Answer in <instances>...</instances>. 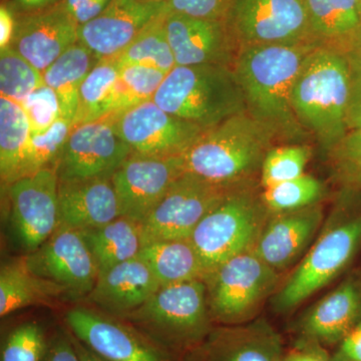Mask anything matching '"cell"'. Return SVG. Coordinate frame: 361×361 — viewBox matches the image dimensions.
<instances>
[{"label":"cell","instance_id":"cell-46","mask_svg":"<svg viewBox=\"0 0 361 361\" xmlns=\"http://www.w3.org/2000/svg\"><path fill=\"white\" fill-rule=\"evenodd\" d=\"M283 361H334L320 344L303 341L300 345L284 355Z\"/></svg>","mask_w":361,"mask_h":361},{"label":"cell","instance_id":"cell-25","mask_svg":"<svg viewBox=\"0 0 361 361\" xmlns=\"http://www.w3.org/2000/svg\"><path fill=\"white\" fill-rule=\"evenodd\" d=\"M82 233L96 260L99 275L137 257L145 246L141 223L123 216Z\"/></svg>","mask_w":361,"mask_h":361},{"label":"cell","instance_id":"cell-45","mask_svg":"<svg viewBox=\"0 0 361 361\" xmlns=\"http://www.w3.org/2000/svg\"><path fill=\"white\" fill-rule=\"evenodd\" d=\"M339 156L353 167L361 169V127L351 130L341 140Z\"/></svg>","mask_w":361,"mask_h":361},{"label":"cell","instance_id":"cell-24","mask_svg":"<svg viewBox=\"0 0 361 361\" xmlns=\"http://www.w3.org/2000/svg\"><path fill=\"white\" fill-rule=\"evenodd\" d=\"M361 319V290L355 282H344L318 301L301 319L303 341L339 343Z\"/></svg>","mask_w":361,"mask_h":361},{"label":"cell","instance_id":"cell-28","mask_svg":"<svg viewBox=\"0 0 361 361\" xmlns=\"http://www.w3.org/2000/svg\"><path fill=\"white\" fill-rule=\"evenodd\" d=\"M97 61V56L78 42L42 73L44 85L58 94L63 118L73 123L77 114L78 90Z\"/></svg>","mask_w":361,"mask_h":361},{"label":"cell","instance_id":"cell-1","mask_svg":"<svg viewBox=\"0 0 361 361\" xmlns=\"http://www.w3.org/2000/svg\"><path fill=\"white\" fill-rule=\"evenodd\" d=\"M316 47L305 42L242 47L233 70L254 118L283 134L299 130L292 104L304 61Z\"/></svg>","mask_w":361,"mask_h":361},{"label":"cell","instance_id":"cell-20","mask_svg":"<svg viewBox=\"0 0 361 361\" xmlns=\"http://www.w3.org/2000/svg\"><path fill=\"white\" fill-rule=\"evenodd\" d=\"M279 334L265 320L210 332L192 361H283Z\"/></svg>","mask_w":361,"mask_h":361},{"label":"cell","instance_id":"cell-6","mask_svg":"<svg viewBox=\"0 0 361 361\" xmlns=\"http://www.w3.org/2000/svg\"><path fill=\"white\" fill-rule=\"evenodd\" d=\"M269 214L262 199L238 187L206 215L190 237L206 277L229 259L253 251Z\"/></svg>","mask_w":361,"mask_h":361},{"label":"cell","instance_id":"cell-17","mask_svg":"<svg viewBox=\"0 0 361 361\" xmlns=\"http://www.w3.org/2000/svg\"><path fill=\"white\" fill-rule=\"evenodd\" d=\"M165 13H168L167 4L111 0L97 18L80 25L78 42L99 61L115 59L147 25Z\"/></svg>","mask_w":361,"mask_h":361},{"label":"cell","instance_id":"cell-7","mask_svg":"<svg viewBox=\"0 0 361 361\" xmlns=\"http://www.w3.org/2000/svg\"><path fill=\"white\" fill-rule=\"evenodd\" d=\"M211 317L227 325L249 322L278 283V272L254 251L240 254L205 278Z\"/></svg>","mask_w":361,"mask_h":361},{"label":"cell","instance_id":"cell-47","mask_svg":"<svg viewBox=\"0 0 361 361\" xmlns=\"http://www.w3.org/2000/svg\"><path fill=\"white\" fill-rule=\"evenodd\" d=\"M63 1V0H9L6 4L14 16H20L44 11L49 7L58 6Z\"/></svg>","mask_w":361,"mask_h":361},{"label":"cell","instance_id":"cell-32","mask_svg":"<svg viewBox=\"0 0 361 361\" xmlns=\"http://www.w3.org/2000/svg\"><path fill=\"white\" fill-rule=\"evenodd\" d=\"M167 13L161 14L152 21L116 56L118 65L151 66L167 73L177 66L166 32L165 20Z\"/></svg>","mask_w":361,"mask_h":361},{"label":"cell","instance_id":"cell-31","mask_svg":"<svg viewBox=\"0 0 361 361\" xmlns=\"http://www.w3.org/2000/svg\"><path fill=\"white\" fill-rule=\"evenodd\" d=\"M310 32L331 40L355 39L361 28L360 0H304Z\"/></svg>","mask_w":361,"mask_h":361},{"label":"cell","instance_id":"cell-27","mask_svg":"<svg viewBox=\"0 0 361 361\" xmlns=\"http://www.w3.org/2000/svg\"><path fill=\"white\" fill-rule=\"evenodd\" d=\"M68 293L63 287L39 277L28 269L25 260L4 265L0 271V316L28 306L49 302Z\"/></svg>","mask_w":361,"mask_h":361},{"label":"cell","instance_id":"cell-30","mask_svg":"<svg viewBox=\"0 0 361 361\" xmlns=\"http://www.w3.org/2000/svg\"><path fill=\"white\" fill-rule=\"evenodd\" d=\"M120 70L121 66L115 59L97 61L78 90L73 127L101 120L110 115L114 90Z\"/></svg>","mask_w":361,"mask_h":361},{"label":"cell","instance_id":"cell-50","mask_svg":"<svg viewBox=\"0 0 361 361\" xmlns=\"http://www.w3.org/2000/svg\"><path fill=\"white\" fill-rule=\"evenodd\" d=\"M355 47H356V54H360L361 56V28L360 32H358L357 35H356L355 39Z\"/></svg>","mask_w":361,"mask_h":361},{"label":"cell","instance_id":"cell-36","mask_svg":"<svg viewBox=\"0 0 361 361\" xmlns=\"http://www.w3.org/2000/svg\"><path fill=\"white\" fill-rule=\"evenodd\" d=\"M73 128V122L61 116L45 132L32 135L20 178L42 169L56 168Z\"/></svg>","mask_w":361,"mask_h":361},{"label":"cell","instance_id":"cell-16","mask_svg":"<svg viewBox=\"0 0 361 361\" xmlns=\"http://www.w3.org/2000/svg\"><path fill=\"white\" fill-rule=\"evenodd\" d=\"M66 322L78 341L106 361H169L148 337L96 311L73 308Z\"/></svg>","mask_w":361,"mask_h":361},{"label":"cell","instance_id":"cell-35","mask_svg":"<svg viewBox=\"0 0 361 361\" xmlns=\"http://www.w3.org/2000/svg\"><path fill=\"white\" fill-rule=\"evenodd\" d=\"M322 194V183L312 176L304 174L296 179L264 188L261 199L269 213L279 214L315 205Z\"/></svg>","mask_w":361,"mask_h":361},{"label":"cell","instance_id":"cell-49","mask_svg":"<svg viewBox=\"0 0 361 361\" xmlns=\"http://www.w3.org/2000/svg\"><path fill=\"white\" fill-rule=\"evenodd\" d=\"M70 334L80 361H106L102 358L101 356L96 355L94 351L90 350L82 341H78L77 337L73 336L71 332Z\"/></svg>","mask_w":361,"mask_h":361},{"label":"cell","instance_id":"cell-39","mask_svg":"<svg viewBox=\"0 0 361 361\" xmlns=\"http://www.w3.org/2000/svg\"><path fill=\"white\" fill-rule=\"evenodd\" d=\"M20 106L27 116L32 135L45 132L63 116L58 94L47 85L32 92Z\"/></svg>","mask_w":361,"mask_h":361},{"label":"cell","instance_id":"cell-26","mask_svg":"<svg viewBox=\"0 0 361 361\" xmlns=\"http://www.w3.org/2000/svg\"><path fill=\"white\" fill-rule=\"evenodd\" d=\"M139 257L151 268L161 286L206 278L200 256L190 239L147 244Z\"/></svg>","mask_w":361,"mask_h":361},{"label":"cell","instance_id":"cell-21","mask_svg":"<svg viewBox=\"0 0 361 361\" xmlns=\"http://www.w3.org/2000/svg\"><path fill=\"white\" fill-rule=\"evenodd\" d=\"M323 220L322 207L273 214L264 226L254 252L277 272L290 266L310 245Z\"/></svg>","mask_w":361,"mask_h":361},{"label":"cell","instance_id":"cell-14","mask_svg":"<svg viewBox=\"0 0 361 361\" xmlns=\"http://www.w3.org/2000/svg\"><path fill=\"white\" fill-rule=\"evenodd\" d=\"M182 157L133 154L111 176L121 216L142 223L180 176Z\"/></svg>","mask_w":361,"mask_h":361},{"label":"cell","instance_id":"cell-54","mask_svg":"<svg viewBox=\"0 0 361 361\" xmlns=\"http://www.w3.org/2000/svg\"><path fill=\"white\" fill-rule=\"evenodd\" d=\"M360 1H361V0H360Z\"/></svg>","mask_w":361,"mask_h":361},{"label":"cell","instance_id":"cell-37","mask_svg":"<svg viewBox=\"0 0 361 361\" xmlns=\"http://www.w3.org/2000/svg\"><path fill=\"white\" fill-rule=\"evenodd\" d=\"M310 149L305 146L270 149L261 168V185L267 188L301 177L310 161Z\"/></svg>","mask_w":361,"mask_h":361},{"label":"cell","instance_id":"cell-10","mask_svg":"<svg viewBox=\"0 0 361 361\" xmlns=\"http://www.w3.org/2000/svg\"><path fill=\"white\" fill-rule=\"evenodd\" d=\"M106 116L132 153L142 156L182 155L206 130L171 115L153 99Z\"/></svg>","mask_w":361,"mask_h":361},{"label":"cell","instance_id":"cell-19","mask_svg":"<svg viewBox=\"0 0 361 361\" xmlns=\"http://www.w3.org/2000/svg\"><path fill=\"white\" fill-rule=\"evenodd\" d=\"M165 27L176 65L229 66L231 47L224 21L168 13Z\"/></svg>","mask_w":361,"mask_h":361},{"label":"cell","instance_id":"cell-38","mask_svg":"<svg viewBox=\"0 0 361 361\" xmlns=\"http://www.w3.org/2000/svg\"><path fill=\"white\" fill-rule=\"evenodd\" d=\"M47 343L37 323L26 322L14 329L1 349V361H44Z\"/></svg>","mask_w":361,"mask_h":361},{"label":"cell","instance_id":"cell-13","mask_svg":"<svg viewBox=\"0 0 361 361\" xmlns=\"http://www.w3.org/2000/svg\"><path fill=\"white\" fill-rule=\"evenodd\" d=\"M6 189L16 236L25 250H37L59 227L56 168L42 169L25 176Z\"/></svg>","mask_w":361,"mask_h":361},{"label":"cell","instance_id":"cell-48","mask_svg":"<svg viewBox=\"0 0 361 361\" xmlns=\"http://www.w3.org/2000/svg\"><path fill=\"white\" fill-rule=\"evenodd\" d=\"M16 18L6 4L0 7V51L6 49L13 42L16 32Z\"/></svg>","mask_w":361,"mask_h":361},{"label":"cell","instance_id":"cell-15","mask_svg":"<svg viewBox=\"0 0 361 361\" xmlns=\"http://www.w3.org/2000/svg\"><path fill=\"white\" fill-rule=\"evenodd\" d=\"M28 269L75 295L89 294L99 277V268L82 231L59 226L37 250L23 259Z\"/></svg>","mask_w":361,"mask_h":361},{"label":"cell","instance_id":"cell-52","mask_svg":"<svg viewBox=\"0 0 361 361\" xmlns=\"http://www.w3.org/2000/svg\"><path fill=\"white\" fill-rule=\"evenodd\" d=\"M358 179H360V182L361 183V169L360 170V174H358Z\"/></svg>","mask_w":361,"mask_h":361},{"label":"cell","instance_id":"cell-53","mask_svg":"<svg viewBox=\"0 0 361 361\" xmlns=\"http://www.w3.org/2000/svg\"><path fill=\"white\" fill-rule=\"evenodd\" d=\"M9 0H4V4H6V2H8Z\"/></svg>","mask_w":361,"mask_h":361},{"label":"cell","instance_id":"cell-18","mask_svg":"<svg viewBox=\"0 0 361 361\" xmlns=\"http://www.w3.org/2000/svg\"><path fill=\"white\" fill-rule=\"evenodd\" d=\"M16 18V32L9 47L42 73L78 42L80 25L63 2Z\"/></svg>","mask_w":361,"mask_h":361},{"label":"cell","instance_id":"cell-29","mask_svg":"<svg viewBox=\"0 0 361 361\" xmlns=\"http://www.w3.org/2000/svg\"><path fill=\"white\" fill-rule=\"evenodd\" d=\"M32 130L23 106L0 97V177L8 186L20 178Z\"/></svg>","mask_w":361,"mask_h":361},{"label":"cell","instance_id":"cell-23","mask_svg":"<svg viewBox=\"0 0 361 361\" xmlns=\"http://www.w3.org/2000/svg\"><path fill=\"white\" fill-rule=\"evenodd\" d=\"M161 287L151 268L137 256L101 273L89 297L104 310L128 315Z\"/></svg>","mask_w":361,"mask_h":361},{"label":"cell","instance_id":"cell-55","mask_svg":"<svg viewBox=\"0 0 361 361\" xmlns=\"http://www.w3.org/2000/svg\"></svg>","mask_w":361,"mask_h":361},{"label":"cell","instance_id":"cell-43","mask_svg":"<svg viewBox=\"0 0 361 361\" xmlns=\"http://www.w3.org/2000/svg\"><path fill=\"white\" fill-rule=\"evenodd\" d=\"M44 361H80L70 332L58 334L47 344Z\"/></svg>","mask_w":361,"mask_h":361},{"label":"cell","instance_id":"cell-22","mask_svg":"<svg viewBox=\"0 0 361 361\" xmlns=\"http://www.w3.org/2000/svg\"><path fill=\"white\" fill-rule=\"evenodd\" d=\"M120 216L111 178L59 180V226L84 231L108 224Z\"/></svg>","mask_w":361,"mask_h":361},{"label":"cell","instance_id":"cell-3","mask_svg":"<svg viewBox=\"0 0 361 361\" xmlns=\"http://www.w3.org/2000/svg\"><path fill=\"white\" fill-rule=\"evenodd\" d=\"M353 85L351 54L316 47L304 61L292 94L299 123L326 144H339L349 130Z\"/></svg>","mask_w":361,"mask_h":361},{"label":"cell","instance_id":"cell-5","mask_svg":"<svg viewBox=\"0 0 361 361\" xmlns=\"http://www.w3.org/2000/svg\"><path fill=\"white\" fill-rule=\"evenodd\" d=\"M207 292L204 279L161 286L127 316L159 348L193 350L211 332Z\"/></svg>","mask_w":361,"mask_h":361},{"label":"cell","instance_id":"cell-44","mask_svg":"<svg viewBox=\"0 0 361 361\" xmlns=\"http://www.w3.org/2000/svg\"><path fill=\"white\" fill-rule=\"evenodd\" d=\"M332 360L334 361H361V319L339 342Z\"/></svg>","mask_w":361,"mask_h":361},{"label":"cell","instance_id":"cell-2","mask_svg":"<svg viewBox=\"0 0 361 361\" xmlns=\"http://www.w3.org/2000/svg\"><path fill=\"white\" fill-rule=\"evenodd\" d=\"M276 132L248 111L205 130L182 154L185 174L213 185L239 187L259 168Z\"/></svg>","mask_w":361,"mask_h":361},{"label":"cell","instance_id":"cell-33","mask_svg":"<svg viewBox=\"0 0 361 361\" xmlns=\"http://www.w3.org/2000/svg\"><path fill=\"white\" fill-rule=\"evenodd\" d=\"M167 75L165 71L151 66H121L114 90L111 114L152 101Z\"/></svg>","mask_w":361,"mask_h":361},{"label":"cell","instance_id":"cell-9","mask_svg":"<svg viewBox=\"0 0 361 361\" xmlns=\"http://www.w3.org/2000/svg\"><path fill=\"white\" fill-rule=\"evenodd\" d=\"M234 189L189 174L180 176L142 221L145 245L165 240L190 239L203 218Z\"/></svg>","mask_w":361,"mask_h":361},{"label":"cell","instance_id":"cell-51","mask_svg":"<svg viewBox=\"0 0 361 361\" xmlns=\"http://www.w3.org/2000/svg\"><path fill=\"white\" fill-rule=\"evenodd\" d=\"M145 2H152V4H167L170 0H142Z\"/></svg>","mask_w":361,"mask_h":361},{"label":"cell","instance_id":"cell-42","mask_svg":"<svg viewBox=\"0 0 361 361\" xmlns=\"http://www.w3.org/2000/svg\"><path fill=\"white\" fill-rule=\"evenodd\" d=\"M353 59V85L348 115V129L361 127V56L351 54Z\"/></svg>","mask_w":361,"mask_h":361},{"label":"cell","instance_id":"cell-41","mask_svg":"<svg viewBox=\"0 0 361 361\" xmlns=\"http://www.w3.org/2000/svg\"><path fill=\"white\" fill-rule=\"evenodd\" d=\"M111 0H63L66 11L77 21L78 25H85L97 18Z\"/></svg>","mask_w":361,"mask_h":361},{"label":"cell","instance_id":"cell-8","mask_svg":"<svg viewBox=\"0 0 361 361\" xmlns=\"http://www.w3.org/2000/svg\"><path fill=\"white\" fill-rule=\"evenodd\" d=\"M360 243L361 216L323 232L275 295L276 310H293L329 284L350 262Z\"/></svg>","mask_w":361,"mask_h":361},{"label":"cell","instance_id":"cell-40","mask_svg":"<svg viewBox=\"0 0 361 361\" xmlns=\"http://www.w3.org/2000/svg\"><path fill=\"white\" fill-rule=\"evenodd\" d=\"M230 6V0H170L167 2L168 13L213 20H223Z\"/></svg>","mask_w":361,"mask_h":361},{"label":"cell","instance_id":"cell-12","mask_svg":"<svg viewBox=\"0 0 361 361\" xmlns=\"http://www.w3.org/2000/svg\"><path fill=\"white\" fill-rule=\"evenodd\" d=\"M229 11L242 47L304 42L310 32L304 0H233Z\"/></svg>","mask_w":361,"mask_h":361},{"label":"cell","instance_id":"cell-4","mask_svg":"<svg viewBox=\"0 0 361 361\" xmlns=\"http://www.w3.org/2000/svg\"><path fill=\"white\" fill-rule=\"evenodd\" d=\"M153 102L171 115L206 130L248 111L238 78L229 66H176Z\"/></svg>","mask_w":361,"mask_h":361},{"label":"cell","instance_id":"cell-34","mask_svg":"<svg viewBox=\"0 0 361 361\" xmlns=\"http://www.w3.org/2000/svg\"><path fill=\"white\" fill-rule=\"evenodd\" d=\"M44 85V75L13 47L0 51L1 97L20 104Z\"/></svg>","mask_w":361,"mask_h":361},{"label":"cell","instance_id":"cell-11","mask_svg":"<svg viewBox=\"0 0 361 361\" xmlns=\"http://www.w3.org/2000/svg\"><path fill=\"white\" fill-rule=\"evenodd\" d=\"M132 155L109 116L73 127L58 164L59 182L111 178Z\"/></svg>","mask_w":361,"mask_h":361}]
</instances>
